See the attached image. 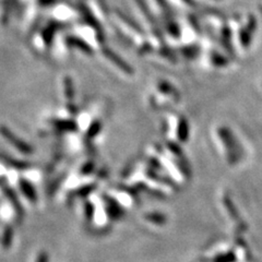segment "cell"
<instances>
[{
    "label": "cell",
    "instance_id": "cell-1",
    "mask_svg": "<svg viewBox=\"0 0 262 262\" xmlns=\"http://www.w3.org/2000/svg\"><path fill=\"white\" fill-rule=\"evenodd\" d=\"M0 130H2V134L4 135V137L6 139H8V141H9L12 145H14L16 149H19L20 151H22L24 153H30L32 151L31 147L27 143H24L23 141H21L19 138L16 139L15 136L10 133V130H8L6 128H2Z\"/></svg>",
    "mask_w": 262,
    "mask_h": 262
}]
</instances>
